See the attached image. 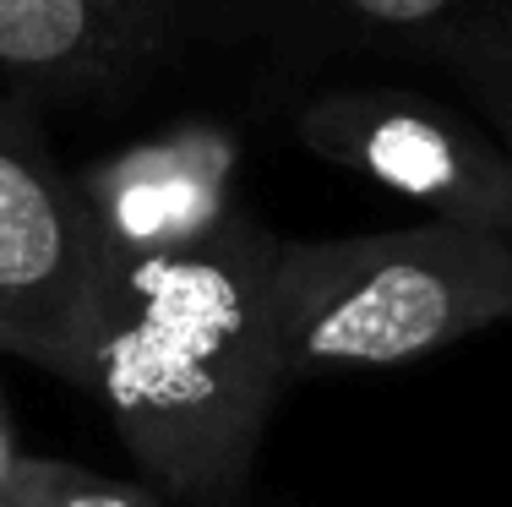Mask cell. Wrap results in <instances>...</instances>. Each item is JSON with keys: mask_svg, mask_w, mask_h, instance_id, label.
I'll return each mask as SVG.
<instances>
[{"mask_svg": "<svg viewBox=\"0 0 512 507\" xmlns=\"http://www.w3.org/2000/svg\"><path fill=\"white\" fill-rule=\"evenodd\" d=\"M0 507H11V497H6V486H0Z\"/></svg>", "mask_w": 512, "mask_h": 507, "instance_id": "cell-12", "label": "cell"}, {"mask_svg": "<svg viewBox=\"0 0 512 507\" xmlns=\"http://www.w3.org/2000/svg\"><path fill=\"white\" fill-rule=\"evenodd\" d=\"M240 137L224 120H175L77 175L104 273L202 251L240 219Z\"/></svg>", "mask_w": 512, "mask_h": 507, "instance_id": "cell-5", "label": "cell"}, {"mask_svg": "<svg viewBox=\"0 0 512 507\" xmlns=\"http://www.w3.org/2000/svg\"><path fill=\"white\" fill-rule=\"evenodd\" d=\"M11 507H164L142 480L99 475L88 464H66V458H39L22 453V464L6 480Z\"/></svg>", "mask_w": 512, "mask_h": 507, "instance_id": "cell-8", "label": "cell"}, {"mask_svg": "<svg viewBox=\"0 0 512 507\" xmlns=\"http://www.w3.org/2000/svg\"><path fill=\"white\" fill-rule=\"evenodd\" d=\"M104 257L77 175L55 159L39 99L0 93V360L93 382Z\"/></svg>", "mask_w": 512, "mask_h": 507, "instance_id": "cell-3", "label": "cell"}, {"mask_svg": "<svg viewBox=\"0 0 512 507\" xmlns=\"http://www.w3.org/2000/svg\"><path fill=\"white\" fill-rule=\"evenodd\" d=\"M267 322L284 382L387 371L512 322V240L463 224H404L278 240Z\"/></svg>", "mask_w": 512, "mask_h": 507, "instance_id": "cell-2", "label": "cell"}, {"mask_svg": "<svg viewBox=\"0 0 512 507\" xmlns=\"http://www.w3.org/2000/svg\"><path fill=\"white\" fill-rule=\"evenodd\" d=\"M22 442H17V420H11V404H6V382H0V486L11 480V469L22 464Z\"/></svg>", "mask_w": 512, "mask_h": 507, "instance_id": "cell-11", "label": "cell"}, {"mask_svg": "<svg viewBox=\"0 0 512 507\" xmlns=\"http://www.w3.org/2000/svg\"><path fill=\"white\" fill-rule=\"evenodd\" d=\"M453 71L463 88L474 93L485 120H496V137L512 153V11H496V22L463 50Z\"/></svg>", "mask_w": 512, "mask_h": 507, "instance_id": "cell-9", "label": "cell"}, {"mask_svg": "<svg viewBox=\"0 0 512 507\" xmlns=\"http://www.w3.org/2000/svg\"><path fill=\"white\" fill-rule=\"evenodd\" d=\"M278 235L240 213L213 246L104 273L93 382L158 502L246 497L262 431L284 398L267 322Z\"/></svg>", "mask_w": 512, "mask_h": 507, "instance_id": "cell-1", "label": "cell"}, {"mask_svg": "<svg viewBox=\"0 0 512 507\" xmlns=\"http://www.w3.org/2000/svg\"><path fill=\"white\" fill-rule=\"evenodd\" d=\"M131 28L142 33L148 44H164V28H169V0H109Z\"/></svg>", "mask_w": 512, "mask_h": 507, "instance_id": "cell-10", "label": "cell"}, {"mask_svg": "<svg viewBox=\"0 0 512 507\" xmlns=\"http://www.w3.org/2000/svg\"><path fill=\"white\" fill-rule=\"evenodd\" d=\"M322 39L344 50H393L442 60L447 71L496 22L480 0H316Z\"/></svg>", "mask_w": 512, "mask_h": 507, "instance_id": "cell-7", "label": "cell"}, {"mask_svg": "<svg viewBox=\"0 0 512 507\" xmlns=\"http://www.w3.org/2000/svg\"><path fill=\"white\" fill-rule=\"evenodd\" d=\"M158 55L109 0H0V77L28 99H93Z\"/></svg>", "mask_w": 512, "mask_h": 507, "instance_id": "cell-6", "label": "cell"}, {"mask_svg": "<svg viewBox=\"0 0 512 507\" xmlns=\"http://www.w3.org/2000/svg\"><path fill=\"white\" fill-rule=\"evenodd\" d=\"M295 142L322 164L463 224L512 240V153L485 120L393 82L322 88L295 110Z\"/></svg>", "mask_w": 512, "mask_h": 507, "instance_id": "cell-4", "label": "cell"}]
</instances>
